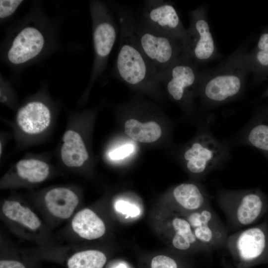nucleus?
Wrapping results in <instances>:
<instances>
[{"mask_svg": "<svg viewBox=\"0 0 268 268\" xmlns=\"http://www.w3.org/2000/svg\"><path fill=\"white\" fill-rule=\"evenodd\" d=\"M250 73L254 81L258 83L268 77V26L261 33L254 48L247 52Z\"/></svg>", "mask_w": 268, "mask_h": 268, "instance_id": "18", "label": "nucleus"}, {"mask_svg": "<svg viewBox=\"0 0 268 268\" xmlns=\"http://www.w3.org/2000/svg\"><path fill=\"white\" fill-rule=\"evenodd\" d=\"M124 128L125 133L130 137L142 143L154 142L160 137L162 134L161 128L157 123H141L135 119L127 120Z\"/></svg>", "mask_w": 268, "mask_h": 268, "instance_id": "20", "label": "nucleus"}, {"mask_svg": "<svg viewBox=\"0 0 268 268\" xmlns=\"http://www.w3.org/2000/svg\"><path fill=\"white\" fill-rule=\"evenodd\" d=\"M17 175L32 183L44 181L49 174V166L45 162L34 158L19 160L16 164Z\"/></svg>", "mask_w": 268, "mask_h": 268, "instance_id": "22", "label": "nucleus"}, {"mask_svg": "<svg viewBox=\"0 0 268 268\" xmlns=\"http://www.w3.org/2000/svg\"><path fill=\"white\" fill-rule=\"evenodd\" d=\"M51 120L50 108L45 103L38 100L26 103L19 109L16 117L20 130L31 135L45 131L49 126Z\"/></svg>", "mask_w": 268, "mask_h": 268, "instance_id": "14", "label": "nucleus"}, {"mask_svg": "<svg viewBox=\"0 0 268 268\" xmlns=\"http://www.w3.org/2000/svg\"><path fill=\"white\" fill-rule=\"evenodd\" d=\"M247 52L241 46L213 68L201 72L198 94L206 106L221 105L242 94L250 73Z\"/></svg>", "mask_w": 268, "mask_h": 268, "instance_id": "1", "label": "nucleus"}, {"mask_svg": "<svg viewBox=\"0 0 268 268\" xmlns=\"http://www.w3.org/2000/svg\"><path fill=\"white\" fill-rule=\"evenodd\" d=\"M173 196L182 208L192 212L210 204V196L206 190L193 183L178 185L173 191Z\"/></svg>", "mask_w": 268, "mask_h": 268, "instance_id": "16", "label": "nucleus"}, {"mask_svg": "<svg viewBox=\"0 0 268 268\" xmlns=\"http://www.w3.org/2000/svg\"><path fill=\"white\" fill-rule=\"evenodd\" d=\"M184 54L199 66L210 62L217 56L214 40L208 24L204 5L191 12L190 23L187 29Z\"/></svg>", "mask_w": 268, "mask_h": 268, "instance_id": "9", "label": "nucleus"}, {"mask_svg": "<svg viewBox=\"0 0 268 268\" xmlns=\"http://www.w3.org/2000/svg\"><path fill=\"white\" fill-rule=\"evenodd\" d=\"M23 1L21 0H0V19H6L12 15Z\"/></svg>", "mask_w": 268, "mask_h": 268, "instance_id": "24", "label": "nucleus"}, {"mask_svg": "<svg viewBox=\"0 0 268 268\" xmlns=\"http://www.w3.org/2000/svg\"><path fill=\"white\" fill-rule=\"evenodd\" d=\"M197 240L209 251L226 247L228 229L210 204L187 217Z\"/></svg>", "mask_w": 268, "mask_h": 268, "instance_id": "12", "label": "nucleus"}, {"mask_svg": "<svg viewBox=\"0 0 268 268\" xmlns=\"http://www.w3.org/2000/svg\"><path fill=\"white\" fill-rule=\"evenodd\" d=\"M2 210L4 215L9 219L31 230H36L41 225V221L38 216L28 207L22 205L18 201H5L3 203Z\"/></svg>", "mask_w": 268, "mask_h": 268, "instance_id": "21", "label": "nucleus"}, {"mask_svg": "<svg viewBox=\"0 0 268 268\" xmlns=\"http://www.w3.org/2000/svg\"><path fill=\"white\" fill-rule=\"evenodd\" d=\"M44 200L50 213L62 219L70 217L78 203L76 195L70 189L64 187L50 190L46 194Z\"/></svg>", "mask_w": 268, "mask_h": 268, "instance_id": "15", "label": "nucleus"}, {"mask_svg": "<svg viewBox=\"0 0 268 268\" xmlns=\"http://www.w3.org/2000/svg\"><path fill=\"white\" fill-rule=\"evenodd\" d=\"M73 231L80 237L93 240L102 236L106 231L102 220L90 209L78 211L72 220Z\"/></svg>", "mask_w": 268, "mask_h": 268, "instance_id": "19", "label": "nucleus"}, {"mask_svg": "<svg viewBox=\"0 0 268 268\" xmlns=\"http://www.w3.org/2000/svg\"><path fill=\"white\" fill-rule=\"evenodd\" d=\"M120 35L116 69L119 78L133 86H147L158 83L157 77L141 51L134 31L135 19L129 10H116Z\"/></svg>", "mask_w": 268, "mask_h": 268, "instance_id": "2", "label": "nucleus"}, {"mask_svg": "<svg viewBox=\"0 0 268 268\" xmlns=\"http://www.w3.org/2000/svg\"><path fill=\"white\" fill-rule=\"evenodd\" d=\"M106 262L105 255L97 250L77 252L67 262L68 268H103Z\"/></svg>", "mask_w": 268, "mask_h": 268, "instance_id": "23", "label": "nucleus"}, {"mask_svg": "<svg viewBox=\"0 0 268 268\" xmlns=\"http://www.w3.org/2000/svg\"><path fill=\"white\" fill-rule=\"evenodd\" d=\"M217 201L231 228L237 229L253 224L268 210V198L259 189H222Z\"/></svg>", "mask_w": 268, "mask_h": 268, "instance_id": "3", "label": "nucleus"}, {"mask_svg": "<svg viewBox=\"0 0 268 268\" xmlns=\"http://www.w3.org/2000/svg\"><path fill=\"white\" fill-rule=\"evenodd\" d=\"M0 268H26L20 262L15 260H1Z\"/></svg>", "mask_w": 268, "mask_h": 268, "instance_id": "28", "label": "nucleus"}, {"mask_svg": "<svg viewBox=\"0 0 268 268\" xmlns=\"http://www.w3.org/2000/svg\"><path fill=\"white\" fill-rule=\"evenodd\" d=\"M226 247L241 267L267 261L268 222L229 234Z\"/></svg>", "mask_w": 268, "mask_h": 268, "instance_id": "7", "label": "nucleus"}, {"mask_svg": "<svg viewBox=\"0 0 268 268\" xmlns=\"http://www.w3.org/2000/svg\"><path fill=\"white\" fill-rule=\"evenodd\" d=\"M151 268H178L176 262L170 257L159 255L154 257L151 263Z\"/></svg>", "mask_w": 268, "mask_h": 268, "instance_id": "26", "label": "nucleus"}, {"mask_svg": "<svg viewBox=\"0 0 268 268\" xmlns=\"http://www.w3.org/2000/svg\"><path fill=\"white\" fill-rule=\"evenodd\" d=\"M44 31L35 24L20 27L13 35L6 50L5 59L11 66L24 65L39 57L47 45Z\"/></svg>", "mask_w": 268, "mask_h": 268, "instance_id": "10", "label": "nucleus"}, {"mask_svg": "<svg viewBox=\"0 0 268 268\" xmlns=\"http://www.w3.org/2000/svg\"><path fill=\"white\" fill-rule=\"evenodd\" d=\"M134 31L139 47L159 82L171 65L184 54V44L141 21L135 20Z\"/></svg>", "mask_w": 268, "mask_h": 268, "instance_id": "4", "label": "nucleus"}, {"mask_svg": "<svg viewBox=\"0 0 268 268\" xmlns=\"http://www.w3.org/2000/svg\"><path fill=\"white\" fill-rule=\"evenodd\" d=\"M63 140L61 149L62 162L69 167L81 166L89 155L81 135L74 130H68L64 133Z\"/></svg>", "mask_w": 268, "mask_h": 268, "instance_id": "17", "label": "nucleus"}, {"mask_svg": "<svg viewBox=\"0 0 268 268\" xmlns=\"http://www.w3.org/2000/svg\"><path fill=\"white\" fill-rule=\"evenodd\" d=\"M267 261L268 262V260H267Z\"/></svg>", "mask_w": 268, "mask_h": 268, "instance_id": "30", "label": "nucleus"}, {"mask_svg": "<svg viewBox=\"0 0 268 268\" xmlns=\"http://www.w3.org/2000/svg\"><path fill=\"white\" fill-rule=\"evenodd\" d=\"M237 138L240 143L255 148L268 158V104L255 111Z\"/></svg>", "mask_w": 268, "mask_h": 268, "instance_id": "13", "label": "nucleus"}, {"mask_svg": "<svg viewBox=\"0 0 268 268\" xmlns=\"http://www.w3.org/2000/svg\"><path fill=\"white\" fill-rule=\"evenodd\" d=\"M190 58L184 54L161 78L169 95L181 104H190L198 94L201 72Z\"/></svg>", "mask_w": 268, "mask_h": 268, "instance_id": "8", "label": "nucleus"}, {"mask_svg": "<svg viewBox=\"0 0 268 268\" xmlns=\"http://www.w3.org/2000/svg\"><path fill=\"white\" fill-rule=\"evenodd\" d=\"M92 19L94 61L90 84L99 77L107 67L109 56L117 36V26L112 11L103 1L90 2Z\"/></svg>", "mask_w": 268, "mask_h": 268, "instance_id": "5", "label": "nucleus"}, {"mask_svg": "<svg viewBox=\"0 0 268 268\" xmlns=\"http://www.w3.org/2000/svg\"><path fill=\"white\" fill-rule=\"evenodd\" d=\"M141 21L150 28L182 41L185 46V29L173 3L169 1L148 0L144 2Z\"/></svg>", "mask_w": 268, "mask_h": 268, "instance_id": "11", "label": "nucleus"}, {"mask_svg": "<svg viewBox=\"0 0 268 268\" xmlns=\"http://www.w3.org/2000/svg\"><path fill=\"white\" fill-rule=\"evenodd\" d=\"M116 209L128 217H135L139 214L140 210L137 206L128 202L120 201L115 204Z\"/></svg>", "mask_w": 268, "mask_h": 268, "instance_id": "25", "label": "nucleus"}, {"mask_svg": "<svg viewBox=\"0 0 268 268\" xmlns=\"http://www.w3.org/2000/svg\"><path fill=\"white\" fill-rule=\"evenodd\" d=\"M230 158L227 145L205 128L187 148L184 158L192 174L203 176L223 165Z\"/></svg>", "mask_w": 268, "mask_h": 268, "instance_id": "6", "label": "nucleus"}, {"mask_svg": "<svg viewBox=\"0 0 268 268\" xmlns=\"http://www.w3.org/2000/svg\"><path fill=\"white\" fill-rule=\"evenodd\" d=\"M134 146L128 144L111 151L109 153V157L112 160H120L129 156L134 151Z\"/></svg>", "mask_w": 268, "mask_h": 268, "instance_id": "27", "label": "nucleus"}, {"mask_svg": "<svg viewBox=\"0 0 268 268\" xmlns=\"http://www.w3.org/2000/svg\"><path fill=\"white\" fill-rule=\"evenodd\" d=\"M262 97L267 98L268 97V87L267 88L266 90L264 92L262 95Z\"/></svg>", "mask_w": 268, "mask_h": 268, "instance_id": "29", "label": "nucleus"}]
</instances>
